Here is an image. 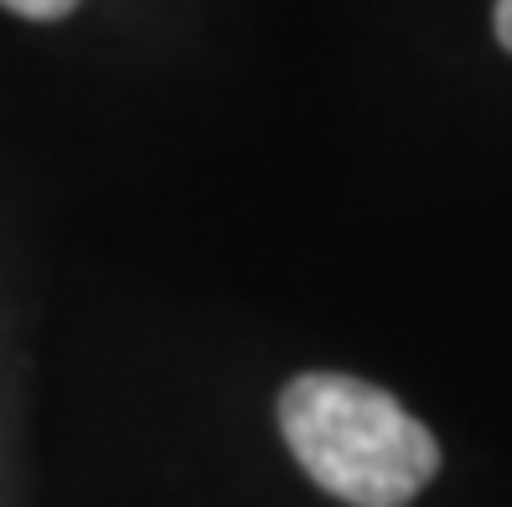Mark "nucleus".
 I'll return each mask as SVG.
<instances>
[{"label":"nucleus","instance_id":"2","mask_svg":"<svg viewBox=\"0 0 512 507\" xmlns=\"http://www.w3.org/2000/svg\"><path fill=\"white\" fill-rule=\"evenodd\" d=\"M6 11H16V16H26V21H63L78 0H0Z\"/></svg>","mask_w":512,"mask_h":507},{"label":"nucleus","instance_id":"3","mask_svg":"<svg viewBox=\"0 0 512 507\" xmlns=\"http://www.w3.org/2000/svg\"><path fill=\"white\" fill-rule=\"evenodd\" d=\"M492 32H497L502 52H512V0H497V11H492Z\"/></svg>","mask_w":512,"mask_h":507},{"label":"nucleus","instance_id":"1","mask_svg":"<svg viewBox=\"0 0 512 507\" xmlns=\"http://www.w3.org/2000/svg\"><path fill=\"white\" fill-rule=\"evenodd\" d=\"M290 456L352 507H404L440 471V445L414 414L347 373H300L280 394Z\"/></svg>","mask_w":512,"mask_h":507}]
</instances>
